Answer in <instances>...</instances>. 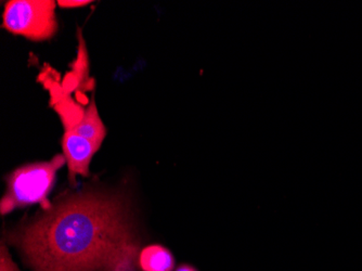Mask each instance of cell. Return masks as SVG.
Here are the masks:
<instances>
[{
  "label": "cell",
  "instance_id": "cell-1",
  "mask_svg": "<svg viewBox=\"0 0 362 271\" xmlns=\"http://www.w3.org/2000/svg\"><path fill=\"white\" fill-rule=\"evenodd\" d=\"M10 239L34 271H107L137 243L123 202L97 193L58 202Z\"/></svg>",
  "mask_w": 362,
  "mask_h": 271
},
{
  "label": "cell",
  "instance_id": "cell-2",
  "mask_svg": "<svg viewBox=\"0 0 362 271\" xmlns=\"http://www.w3.org/2000/svg\"><path fill=\"white\" fill-rule=\"evenodd\" d=\"M65 162L64 156H57L50 162L26 165L14 171L8 178L7 192L1 199V215L35 203H42L47 209V195L52 190L57 172Z\"/></svg>",
  "mask_w": 362,
  "mask_h": 271
},
{
  "label": "cell",
  "instance_id": "cell-3",
  "mask_svg": "<svg viewBox=\"0 0 362 271\" xmlns=\"http://www.w3.org/2000/svg\"><path fill=\"white\" fill-rule=\"evenodd\" d=\"M52 0H12L4 12V28L28 40L52 38L58 30Z\"/></svg>",
  "mask_w": 362,
  "mask_h": 271
},
{
  "label": "cell",
  "instance_id": "cell-4",
  "mask_svg": "<svg viewBox=\"0 0 362 271\" xmlns=\"http://www.w3.org/2000/svg\"><path fill=\"white\" fill-rule=\"evenodd\" d=\"M62 146L70 171V178L73 180L76 174L88 176L91 158L100 146L71 129H64Z\"/></svg>",
  "mask_w": 362,
  "mask_h": 271
},
{
  "label": "cell",
  "instance_id": "cell-5",
  "mask_svg": "<svg viewBox=\"0 0 362 271\" xmlns=\"http://www.w3.org/2000/svg\"><path fill=\"white\" fill-rule=\"evenodd\" d=\"M79 47L78 54H77V60L75 61L74 71L72 74L66 75L62 89L65 93H70L72 91L77 89L93 88L95 85V81L89 79L88 76V58H87L86 45H85L81 33L79 32Z\"/></svg>",
  "mask_w": 362,
  "mask_h": 271
},
{
  "label": "cell",
  "instance_id": "cell-6",
  "mask_svg": "<svg viewBox=\"0 0 362 271\" xmlns=\"http://www.w3.org/2000/svg\"><path fill=\"white\" fill-rule=\"evenodd\" d=\"M64 129L74 130L77 134L88 139L89 142L101 146L103 140H105L107 130H105V125L101 121L100 115L98 113L95 97H93L88 107H86L81 121L76 124L74 127L64 128Z\"/></svg>",
  "mask_w": 362,
  "mask_h": 271
},
{
  "label": "cell",
  "instance_id": "cell-7",
  "mask_svg": "<svg viewBox=\"0 0 362 271\" xmlns=\"http://www.w3.org/2000/svg\"><path fill=\"white\" fill-rule=\"evenodd\" d=\"M139 262L144 271H173L175 266L172 253L160 246H150L144 248Z\"/></svg>",
  "mask_w": 362,
  "mask_h": 271
},
{
  "label": "cell",
  "instance_id": "cell-8",
  "mask_svg": "<svg viewBox=\"0 0 362 271\" xmlns=\"http://www.w3.org/2000/svg\"><path fill=\"white\" fill-rule=\"evenodd\" d=\"M138 244L134 243L115 258L107 271H136V256H137Z\"/></svg>",
  "mask_w": 362,
  "mask_h": 271
},
{
  "label": "cell",
  "instance_id": "cell-9",
  "mask_svg": "<svg viewBox=\"0 0 362 271\" xmlns=\"http://www.w3.org/2000/svg\"><path fill=\"white\" fill-rule=\"evenodd\" d=\"M0 271H20L18 267L12 262L8 253L7 248L1 246V258H0Z\"/></svg>",
  "mask_w": 362,
  "mask_h": 271
},
{
  "label": "cell",
  "instance_id": "cell-10",
  "mask_svg": "<svg viewBox=\"0 0 362 271\" xmlns=\"http://www.w3.org/2000/svg\"><path fill=\"white\" fill-rule=\"evenodd\" d=\"M88 4H91V1L89 0H60L58 1V5L62 8H77V7H83V6L88 5Z\"/></svg>",
  "mask_w": 362,
  "mask_h": 271
},
{
  "label": "cell",
  "instance_id": "cell-11",
  "mask_svg": "<svg viewBox=\"0 0 362 271\" xmlns=\"http://www.w3.org/2000/svg\"><path fill=\"white\" fill-rule=\"evenodd\" d=\"M176 271H197L193 267L188 266V265H182V266L179 267Z\"/></svg>",
  "mask_w": 362,
  "mask_h": 271
}]
</instances>
